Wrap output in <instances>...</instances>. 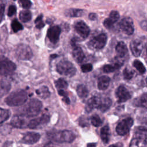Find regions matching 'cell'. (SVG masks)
I'll use <instances>...</instances> for the list:
<instances>
[{
    "mask_svg": "<svg viewBox=\"0 0 147 147\" xmlns=\"http://www.w3.org/2000/svg\"><path fill=\"white\" fill-rule=\"evenodd\" d=\"M10 124L14 127L23 128L25 127L26 121L25 118L21 115H14L11 120Z\"/></svg>",
    "mask_w": 147,
    "mask_h": 147,
    "instance_id": "obj_19",
    "label": "cell"
},
{
    "mask_svg": "<svg viewBox=\"0 0 147 147\" xmlns=\"http://www.w3.org/2000/svg\"><path fill=\"white\" fill-rule=\"evenodd\" d=\"M16 11H17L16 7L14 5H10L8 9V11H7L8 16L9 17L12 16L16 13Z\"/></svg>",
    "mask_w": 147,
    "mask_h": 147,
    "instance_id": "obj_41",
    "label": "cell"
},
{
    "mask_svg": "<svg viewBox=\"0 0 147 147\" xmlns=\"http://www.w3.org/2000/svg\"><path fill=\"white\" fill-rule=\"evenodd\" d=\"M28 99V94L24 90H18L12 92L5 99L9 106H19L24 105Z\"/></svg>",
    "mask_w": 147,
    "mask_h": 147,
    "instance_id": "obj_2",
    "label": "cell"
},
{
    "mask_svg": "<svg viewBox=\"0 0 147 147\" xmlns=\"http://www.w3.org/2000/svg\"><path fill=\"white\" fill-rule=\"evenodd\" d=\"M130 48L132 54L134 56L138 57L141 55L143 49L142 42L138 39L132 40L130 44Z\"/></svg>",
    "mask_w": 147,
    "mask_h": 147,
    "instance_id": "obj_15",
    "label": "cell"
},
{
    "mask_svg": "<svg viewBox=\"0 0 147 147\" xmlns=\"http://www.w3.org/2000/svg\"><path fill=\"white\" fill-rule=\"evenodd\" d=\"M72 56L75 61L78 63L82 62L85 58V55L82 49L78 45H74Z\"/></svg>",
    "mask_w": 147,
    "mask_h": 147,
    "instance_id": "obj_18",
    "label": "cell"
},
{
    "mask_svg": "<svg viewBox=\"0 0 147 147\" xmlns=\"http://www.w3.org/2000/svg\"><path fill=\"white\" fill-rule=\"evenodd\" d=\"M139 105L147 109V94H143L138 100Z\"/></svg>",
    "mask_w": 147,
    "mask_h": 147,
    "instance_id": "obj_36",
    "label": "cell"
},
{
    "mask_svg": "<svg viewBox=\"0 0 147 147\" xmlns=\"http://www.w3.org/2000/svg\"><path fill=\"white\" fill-rule=\"evenodd\" d=\"M110 129L108 126H105L100 129V138L104 143H107L110 139Z\"/></svg>",
    "mask_w": 147,
    "mask_h": 147,
    "instance_id": "obj_26",
    "label": "cell"
},
{
    "mask_svg": "<svg viewBox=\"0 0 147 147\" xmlns=\"http://www.w3.org/2000/svg\"><path fill=\"white\" fill-rule=\"evenodd\" d=\"M58 92L60 96H63V100L66 103V104H69L70 103V100L69 99V98L67 96V92L64 90H58Z\"/></svg>",
    "mask_w": 147,
    "mask_h": 147,
    "instance_id": "obj_38",
    "label": "cell"
},
{
    "mask_svg": "<svg viewBox=\"0 0 147 147\" xmlns=\"http://www.w3.org/2000/svg\"><path fill=\"white\" fill-rule=\"evenodd\" d=\"M121 30L127 35H131L134 32V24L133 20L129 17L122 18L119 24Z\"/></svg>",
    "mask_w": 147,
    "mask_h": 147,
    "instance_id": "obj_9",
    "label": "cell"
},
{
    "mask_svg": "<svg viewBox=\"0 0 147 147\" xmlns=\"http://www.w3.org/2000/svg\"><path fill=\"white\" fill-rule=\"evenodd\" d=\"M36 24V27L38 29H41L44 26V22L42 21V15L41 14L38 16L34 21Z\"/></svg>",
    "mask_w": 147,
    "mask_h": 147,
    "instance_id": "obj_37",
    "label": "cell"
},
{
    "mask_svg": "<svg viewBox=\"0 0 147 147\" xmlns=\"http://www.w3.org/2000/svg\"><path fill=\"white\" fill-rule=\"evenodd\" d=\"M41 102L37 99H32L29 101L25 107V114L28 117H33L37 115L42 108Z\"/></svg>",
    "mask_w": 147,
    "mask_h": 147,
    "instance_id": "obj_4",
    "label": "cell"
},
{
    "mask_svg": "<svg viewBox=\"0 0 147 147\" xmlns=\"http://www.w3.org/2000/svg\"><path fill=\"white\" fill-rule=\"evenodd\" d=\"M110 79L107 76H102L99 78L98 80V87L100 90H105L109 86Z\"/></svg>",
    "mask_w": 147,
    "mask_h": 147,
    "instance_id": "obj_21",
    "label": "cell"
},
{
    "mask_svg": "<svg viewBox=\"0 0 147 147\" xmlns=\"http://www.w3.org/2000/svg\"><path fill=\"white\" fill-rule=\"evenodd\" d=\"M123 77L126 80H130L131 79L134 75V72L133 70H131L130 69H129L127 68H126L123 72Z\"/></svg>",
    "mask_w": 147,
    "mask_h": 147,
    "instance_id": "obj_35",
    "label": "cell"
},
{
    "mask_svg": "<svg viewBox=\"0 0 147 147\" xmlns=\"http://www.w3.org/2000/svg\"><path fill=\"white\" fill-rule=\"evenodd\" d=\"M146 52H147V51H146Z\"/></svg>",
    "mask_w": 147,
    "mask_h": 147,
    "instance_id": "obj_50",
    "label": "cell"
},
{
    "mask_svg": "<svg viewBox=\"0 0 147 147\" xmlns=\"http://www.w3.org/2000/svg\"><path fill=\"white\" fill-rule=\"evenodd\" d=\"M135 136L137 140H145L147 137V129L143 127H137L135 131Z\"/></svg>",
    "mask_w": 147,
    "mask_h": 147,
    "instance_id": "obj_25",
    "label": "cell"
},
{
    "mask_svg": "<svg viewBox=\"0 0 147 147\" xmlns=\"http://www.w3.org/2000/svg\"><path fill=\"white\" fill-rule=\"evenodd\" d=\"M19 17L21 21L23 22H28L32 18V14L28 9H24L20 11Z\"/></svg>",
    "mask_w": 147,
    "mask_h": 147,
    "instance_id": "obj_28",
    "label": "cell"
},
{
    "mask_svg": "<svg viewBox=\"0 0 147 147\" xmlns=\"http://www.w3.org/2000/svg\"><path fill=\"white\" fill-rule=\"evenodd\" d=\"M55 84L56 87L57 88V89H58V90H64V89L67 88L68 87V83L67 81L63 78H59V79L56 80L55 82Z\"/></svg>",
    "mask_w": 147,
    "mask_h": 147,
    "instance_id": "obj_30",
    "label": "cell"
},
{
    "mask_svg": "<svg viewBox=\"0 0 147 147\" xmlns=\"http://www.w3.org/2000/svg\"><path fill=\"white\" fill-rule=\"evenodd\" d=\"M107 36L105 33L99 34L94 37L88 42L89 47L99 50L103 48L106 44Z\"/></svg>",
    "mask_w": 147,
    "mask_h": 147,
    "instance_id": "obj_7",
    "label": "cell"
},
{
    "mask_svg": "<svg viewBox=\"0 0 147 147\" xmlns=\"http://www.w3.org/2000/svg\"><path fill=\"white\" fill-rule=\"evenodd\" d=\"M56 71L59 74L67 77H72L76 72L74 65L66 60H62L57 64Z\"/></svg>",
    "mask_w": 147,
    "mask_h": 147,
    "instance_id": "obj_3",
    "label": "cell"
},
{
    "mask_svg": "<svg viewBox=\"0 0 147 147\" xmlns=\"http://www.w3.org/2000/svg\"><path fill=\"white\" fill-rule=\"evenodd\" d=\"M61 33V28L57 25L50 27L47 30V37L49 41L53 44H56Z\"/></svg>",
    "mask_w": 147,
    "mask_h": 147,
    "instance_id": "obj_11",
    "label": "cell"
},
{
    "mask_svg": "<svg viewBox=\"0 0 147 147\" xmlns=\"http://www.w3.org/2000/svg\"><path fill=\"white\" fill-rule=\"evenodd\" d=\"M146 83H147V78H146Z\"/></svg>",
    "mask_w": 147,
    "mask_h": 147,
    "instance_id": "obj_48",
    "label": "cell"
},
{
    "mask_svg": "<svg viewBox=\"0 0 147 147\" xmlns=\"http://www.w3.org/2000/svg\"><path fill=\"white\" fill-rule=\"evenodd\" d=\"M141 27L142 29L147 30V21H143L141 22Z\"/></svg>",
    "mask_w": 147,
    "mask_h": 147,
    "instance_id": "obj_43",
    "label": "cell"
},
{
    "mask_svg": "<svg viewBox=\"0 0 147 147\" xmlns=\"http://www.w3.org/2000/svg\"><path fill=\"white\" fill-rule=\"evenodd\" d=\"M81 69L83 72H88L92 69V65L91 64L87 63L81 66Z\"/></svg>",
    "mask_w": 147,
    "mask_h": 147,
    "instance_id": "obj_40",
    "label": "cell"
},
{
    "mask_svg": "<svg viewBox=\"0 0 147 147\" xmlns=\"http://www.w3.org/2000/svg\"><path fill=\"white\" fill-rule=\"evenodd\" d=\"M87 147H96V144L95 143L88 144Z\"/></svg>",
    "mask_w": 147,
    "mask_h": 147,
    "instance_id": "obj_45",
    "label": "cell"
},
{
    "mask_svg": "<svg viewBox=\"0 0 147 147\" xmlns=\"http://www.w3.org/2000/svg\"><path fill=\"white\" fill-rule=\"evenodd\" d=\"M76 92L80 98H85L88 95V88L83 84H79L77 86Z\"/></svg>",
    "mask_w": 147,
    "mask_h": 147,
    "instance_id": "obj_27",
    "label": "cell"
},
{
    "mask_svg": "<svg viewBox=\"0 0 147 147\" xmlns=\"http://www.w3.org/2000/svg\"><path fill=\"white\" fill-rule=\"evenodd\" d=\"M10 116V112L8 110L0 108V124L8 119Z\"/></svg>",
    "mask_w": 147,
    "mask_h": 147,
    "instance_id": "obj_31",
    "label": "cell"
},
{
    "mask_svg": "<svg viewBox=\"0 0 147 147\" xmlns=\"http://www.w3.org/2000/svg\"><path fill=\"white\" fill-rule=\"evenodd\" d=\"M16 56L19 60H28L32 57L33 53L28 45L21 44L18 45L16 49Z\"/></svg>",
    "mask_w": 147,
    "mask_h": 147,
    "instance_id": "obj_6",
    "label": "cell"
},
{
    "mask_svg": "<svg viewBox=\"0 0 147 147\" xmlns=\"http://www.w3.org/2000/svg\"><path fill=\"white\" fill-rule=\"evenodd\" d=\"M111 103L112 101L109 98H105L101 99L100 103L98 107V109H99L102 112H105L110 107Z\"/></svg>",
    "mask_w": 147,
    "mask_h": 147,
    "instance_id": "obj_23",
    "label": "cell"
},
{
    "mask_svg": "<svg viewBox=\"0 0 147 147\" xmlns=\"http://www.w3.org/2000/svg\"><path fill=\"white\" fill-rule=\"evenodd\" d=\"M89 19H90L91 20H95L96 19L97 16L95 13H90L88 16Z\"/></svg>",
    "mask_w": 147,
    "mask_h": 147,
    "instance_id": "obj_44",
    "label": "cell"
},
{
    "mask_svg": "<svg viewBox=\"0 0 147 147\" xmlns=\"http://www.w3.org/2000/svg\"><path fill=\"white\" fill-rule=\"evenodd\" d=\"M48 137L52 141L58 143H71L76 138L75 134L70 130H58L48 132Z\"/></svg>",
    "mask_w": 147,
    "mask_h": 147,
    "instance_id": "obj_1",
    "label": "cell"
},
{
    "mask_svg": "<svg viewBox=\"0 0 147 147\" xmlns=\"http://www.w3.org/2000/svg\"><path fill=\"white\" fill-rule=\"evenodd\" d=\"M40 138V134L35 132H28L26 133L21 140V142L28 144L33 145L37 143Z\"/></svg>",
    "mask_w": 147,
    "mask_h": 147,
    "instance_id": "obj_14",
    "label": "cell"
},
{
    "mask_svg": "<svg viewBox=\"0 0 147 147\" xmlns=\"http://www.w3.org/2000/svg\"><path fill=\"white\" fill-rule=\"evenodd\" d=\"M5 13V5L3 4L0 5V23L2 21L4 17Z\"/></svg>",
    "mask_w": 147,
    "mask_h": 147,
    "instance_id": "obj_42",
    "label": "cell"
},
{
    "mask_svg": "<svg viewBox=\"0 0 147 147\" xmlns=\"http://www.w3.org/2000/svg\"><path fill=\"white\" fill-rule=\"evenodd\" d=\"M109 147H117V146H116L115 145H110Z\"/></svg>",
    "mask_w": 147,
    "mask_h": 147,
    "instance_id": "obj_47",
    "label": "cell"
},
{
    "mask_svg": "<svg viewBox=\"0 0 147 147\" xmlns=\"http://www.w3.org/2000/svg\"><path fill=\"white\" fill-rule=\"evenodd\" d=\"M91 122L95 127H99L102 124V121L98 115H93L91 117Z\"/></svg>",
    "mask_w": 147,
    "mask_h": 147,
    "instance_id": "obj_33",
    "label": "cell"
},
{
    "mask_svg": "<svg viewBox=\"0 0 147 147\" xmlns=\"http://www.w3.org/2000/svg\"><path fill=\"white\" fill-rule=\"evenodd\" d=\"M76 32L83 38H87L90 34V29L88 25L83 21L76 22L74 25Z\"/></svg>",
    "mask_w": 147,
    "mask_h": 147,
    "instance_id": "obj_10",
    "label": "cell"
},
{
    "mask_svg": "<svg viewBox=\"0 0 147 147\" xmlns=\"http://www.w3.org/2000/svg\"><path fill=\"white\" fill-rule=\"evenodd\" d=\"M100 100L101 99L99 98L98 96H94L90 98L87 103L86 106V110L90 112L92 111L94 109H98L100 103Z\"/></svg>",
    "mask_w": 147,
    "mask_h": 147,
    "instance_id": "obj_17",
    "label": "cell"
},
{
    "mask_svg": "<svg viewBox=\"0 0 147 147\" xmlns=\"http://www.w3.org/2000/svg\"><path fill=\"white\" fill-rule=\"evenodd\" d=\"M14 1H16V0H14Z\"/></svg>",
    "mask_w": 147,
    "mask_h": 147,
    "instance_id": "obj_49",
    "label": "cell"
},
{
    "mask_svg": "<svg viewBox=\"0 0 147 147\" xmlns=\"http://www.w3.org/2000/svg\"><path fill=\"white\" fill-rule=\"evenodd\" d=\"M115 95L119 103L125 102L131 98L130 92L123 86H120L117 88L115 91Z\"/></svg>",
    "mask_w": 147,
    "mask_h": 147,
    "instance_id": "obj_13",
    "label": "cell"
},
{
    "mask_svg": "<svg viewBox=\"0 0 147 147\" xmlns=\"http://www.w3.org/2000/svg\"><path fill=\"white\" fill-rule=\"evenodd\" d=\"M16 65L7 58L0 56V75L7 76L14 72Z\"/></svg>",
    "mask_w": 147,
    "mask_h": 147,
    "instance_id": "obj_5",
    "label": "cell"
},
{
    "mask_svg": "<svg viewBox=\"0 0 147 147\" xmlns=\"http://www.w3.org/2000/svg\"><path fill=\"white\" fill-rule=\"evenodd\" d=\"M11 26L12 30H13L14 32H17L23 29L22 25L16 19L13 20Z\"/></svg>",
    "mask_w": 147,
    "mask_h": 147,
    "instance_id": "obj_34",
    "label": "cell"
},
{
    "mask_svg": "<svg viewBox=\"0 0 147 147\" xmlns=\"http://www.w3.org/2000/svg\"><path fill=\"white\" fill-rule=\"evenodd\" d=\"M122 64L118 63H115L113 64H107L103 66V71L106 73H110L115 71L121 67Z\"/></svg>",
    "mask_w": 147,
    "mask_h": 147,
    "instance_id": "obj_29",
    "label": "cell"
},
{
    "mask_svg": "<svg viewBox=\"0 0 147 147\" xmlns=\"http://www.w3.org/2000/svg\"><path fill=\"white\" fill-rule=\"evenodd\" d=\"M144 143H145V144L146 146L147 147V137L145 139V140H144Z\"/></svg>",
    "mask_w": 147,
    "mask_h": 147,
    "instance_id": "obj_46",
    "label": "cell"
},
{
    "mask_svg": "<svg viewBox=\"0 0 147 147\" xmlns=\"http://www.w3.org/2000/svg\"><path fill=\"white\" fill-rule=\"evenodd\" d=\"M84 14V10L79 9H69L65 11V15L69 17H79Z\"/></svg>",
    "mask_w": 147,
    "mask_h": 147,
    "instance_id": "obj_22",
    "label": "cell"
},
{
    "mask_svg": "<svg viewBox=\"0 0 147 147\" xmlns=\"http://www.w3.org/2000/svg\"><path fill=\"white\" fill-rule=\"evenodd\" d=\"M37 95L42 99H46L50 96V92L48 88L46 86H41L36 90Z\"/></svg>",
    "mask_w": 147,
    "mask_h": 147,
    "instance_id": "obj_24",
    "label": "cell"
},
{
    "mask_svg": "<svg viewBox=\"0 0 147 147\" xmlns=\"http://www.w3.org/2000/svg\"><path fill=\"white\" fill-rule=\"evenodd\" d=\"M119 19V14L118 11L113 10L110 12L108 18L105 20L103 25L106 28H111L113 25Z\"/></svg>",
    "mask_w": 147,
    "mask_h": 147,
    "instance_id": "obj_16",
    "label": "cell"
},
{
    "mask_svg": "<svg viewBox=\"0 0 147 147\" xmlns=\"http://www.w3.org/2000/svg\"><path fill=\"white\" fill-rule=\"evenodd\" d=\"M116 52L118 58H123L127 53V48L126 45L122 41H121L116 45Z\"/></svg>",
    "mask_w": 147,
    "mask_h": 147,
    "instance_id": "obj_20",
    "label": "cell"
},
{
    "mask_svg": "<svg viewBox=\"0 0 147 147\" xmlns=\"http://www.w3.org/2000/svg\"><path fill=\"white\" fill-rule=\"evenodd\" d=\"M19 3L25 9H29L32 5V3L30 0H19Z\"/></svg>",
    "mask_w": 147,
    "mask_h": 147,
    "instance_id": "obj_39",
    "label": "cell"
},
{
    "mask_svg": "<svg viewBox=\"0 0 147 147\" xmlns=\"http://www.w3.org/2000/svg\"><path fill=\"white\" fill-rule=\"evenodd\" d=\"M133 66L139 71L141 74H144L146 71L145 67L144 64L138 60H135L133 63Z\"/></svg>",
    "mask_w": 147,
    "mask_h": 147,
    "instance_id": "obj_32",
    "label": "cell"
},
{
    "mask_svg": "<svg viewBox=\"0 0 147 147\" xmlns=\"http://www.w3.org/2000/svg\"><path fill=\"white\" fill-rule=\"evenodd\" d=\"M49 121V117L47 114H44L39 118H34L30 120L28 123V126L31 129H36L40 126L47 124Z\"/></svg>",
    "mask_w": 147,
    "mask_h": 147,
    "instance_id": "obj_12",
    "label": "cell"
},
{
    "mask_svg": "<svg viewBox=\"0 0 147 147\" xmlns=\"http://www.w3.org/2000/svg\"><path fill=\"white\" fill-rule=\"evenodd\" d=\"M133 124V119L131 118H127L118 124L116 127V131L119 135L124 136L129 131Z\"/></svg>",
    "mask_w": 147,
    "mask_h": 147,
    "instance_id": "obj_8",
    "label": "cell"
}]
</instances>
